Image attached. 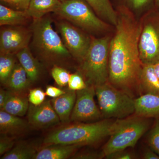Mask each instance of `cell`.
Wrapping results in <instances>:
<instances>
[{
    "label": "cell",
    "instance_id": "cell-1",
    "mask_svg": "<svg viewBox=\"0 0 159 159\" xmlns=\"http://www.w3.org/2000/svg\"><path fill=\"white\" fill-rule=\"evenodd\" d=\"M116 33L110 40L108 82L132 96L140 88L142 64L139 44L142 25L127 8H119Z\"/></svg>",
    "mask_w": 159,
    "mask_h": 159
},
{
    "label": "cell",
    "instance_id": "cell-2",
    "mask_svg": "<svg viewBox=\"0 0 159 159\" xmlns=\"http://www.w3.org/2000/svg\"><path fill=\"white\" fill-rule=\"evenodd\" d=\"M115 122L105 119L92 123H65L48 134L43 143L45 145L63 144L82 146L93 145L110 135Z\"/></svg>",
    "mask_w": 159,
    "mask_h": 159
},
{
    "label": "cell",
    "instance_id": "cell-3",
    "mask_svg": "<svg viewBox=\"0 0 159 159\" xmlns=\"http://www.w3.org/2000/svg\"><path fill=\"white\" fill-rule=\"evenodd\" d=\"M52 23L48 17L34 20L31 27V47L40 59L53 63L68 59L71 55Z\"/></svg>",
    "mask_w": 159,
    "mask_h": 159
},
{
    "label": "cell",
    "instance_id": "cell-4",
    "mask_svg": "<svg viewBox=\"0 0 159 159\" xmlns=\"http://www.w3.org/2000/svg\"><path fill=\"white\" fill-rule=\"evenodd\" d=\"M148 118L134 115L115 121L108 141L102 148L104 157L133 147L149 127Z\"/></svg>",
    "mask_w": 159,
    "mask_h": 159
},
{
    "label": "cell",
    "instance_id": "cell-5",
    "mask_svg": "<svg viewBox=\"0 0 159 159\" xmlns=\"http://www.w3.org/2000/svg\"><path fill=\"white\" fill-rule=\"evenodd\" d=\"M110 40L109 37L91 38L89 48L80 68L88 85L96 87L108 82Z\"/></svg>",
    "mask_w": 159,
    "mask_h": 159
},
{
    "label": "cell",
    "instance_id": "cell-6",
    "mask_svg": "<svg viewBox=\"0 0 159 159\" xmlns=\"http://www.w3.org/2000/svg\"><path fill=\"white\" fill-rule=\"evenodd\" d=\"M99 109L107 119H122L134 115L135 99L107 82L95 87Z\"/></svg>",
    "mask_w": 159,
    "mask_h": 159
},
{
    "label": "cell",
    "instance_id": "cell-7",
    "mask_svg": "<svg viewBox=\"0 0 159 159\" xmlns=\"http://www.w3.org/2000/svg\"><path fill=\"white\" fill-rule=\"evenodd\" d=\"M56 13L61 17L86 31H104L108 25L99 18L84 0H65Z\"/></svg>",
    "mask_w": 159,
    "mask_h": 159
},
{
    "label": "cell",
    "instance_id": "cell-8",
    "mask_svg": "<svg viewBox=\"0 0 159 159\" xmlns=\"http://www.w3.org/2000/svg\"><path fill=\"white\" fill-rule=\"evenodd\" d=\"M139 48L144 64L159 61V11L153 9L148 13L142 26Z\"/></svg>",
    "mask_w": 159,
    "mask_h": 159
},
{
    "label": "cell",
    "instance_id": "cell-9",
    "mask_svg": "<svg viewBox=\"0 0 159 159\" xmlns=\"http://www.w3.org/2000/svg\"><path fill=\"white\" fill-rule=\"evenodd\" d=\"M63 43L71 56L81 63L85 57L91 42V38L68 21L56 24Z\"/></svg>",
    "mask_w": 159,
    "mask_h": 159
},
{
    "label": "cell",
    "instance_id": "cell-10",
    "mask_svg": "<svg viewBox=\"0 0 159 159\" xmlns=\"http://www.w3.org/2000/svg\"><path fill=\"white\" fill-rule=\"evenodd\" d=\"M77 97L70 117L72 122L97 121L102 117L94 100L96 90L93 86L88 85L81 90L76 91Z\"/></svg>",
    "mask_w": 159,
    "mask_h": 159
},
{
    "label": "cell",
    "instance_id": "cell-11",
    "mask_svg": "<svg viewBox=\"0 0 159 159\" xmlns=\"http://www.w3.org/2000/svg\"><path fill=\"white\" fill-rule=\"evenodd\" d=\"M31 38V29L28 30L17 26L2 28L0 32L1 53L16 54L28 47Z\"/></svg>",
    "mask_w": 159,
    "mask_h": 159
},
{
    "label": "cell",
    "instance_id": "cell-12",
    "mask_svg": "<svg viewBox=\"0 0 159 159\" xmlns=\"http://www.w3.org/2000/svg\"><path fill=\"white\" fill-rule=\"evenodd\" d=\"M28 118L29 124L36 128H48L61 122L49 100L37 106L29 104Z\"/></svg>",
    "mask_w": 159,
    "mask_h": 159
},
{
    "label": "cell",
    "instance_id": "cell-13",
    "mask_svg": "<svg viewBox=\"0 0 159 159\" xmlns=\"http://www.w3.org/2000/svg\"><path fill=\"white\" fill-rule=\"evenodd\" d=\"M82 146L78 145L51 144L38 151L34 159H66L71 157Z\"/></svg>",
    "mask_w": 159,
    "mask_h": 159
},
{
    "label": "cell",
    "instance_id": "cell-14",
    "mask_svg": "<svg viewBox=\"0 0 159 159\" xmlns=\"http://www.w3.org/2000/svg\"><path fill=\"white\" fill-rule=\"evenodd\" d=\"M76 97V91L69 89L66 91L64 94L51 100L53 108L59 117L61 122L63 124L68 123L70 121Z\"/></svg>",
    "mask_w": 159,
    "mask_h": 159
},
{
    "label": "cell",
    "instance_id": "cell-15",
    "mask_svg": "<svg viewBox=\"0 0 159 159\" xmlns=\"http://www.w3.org/2000/svg\"><path fill=\"white\" fill-rule=\"evenodd\" d=\"M135 114L145 118L159 117V95L145 93L135 99Z\"/></svg>",
    "mask_w": 159,
    "mask_h": 159
},
{
    "label": "cell",
    "instance_id": "cell-16",
    "mask_svg": "<svg viewBox=\"0 0 159 159\" xmlns=\"http://www.w3.org/2000/svg\"><path fill=\"white\" fill-rule=\"evenodd\" d=\"M28 124L24 119L1 110V134L13 135L19 134L27 129Z\"/></svg>",
    "mask_w": 159,
    "mask_h": 159
},
{
    "label": "cell",
    "instance_id": "cell-17",
    "mask_svg": "<svg viewBox=\"0 0 159 159\" xmlns=\"http://www.w3.org/2000/svg\"><path fill=\"white\" fill-rule=\"evenodd\" d=\"M19 93L9 91L6 102L1 110L16 116L22 117L25 115L29 108V99Z\"/></svg>",
    "mask_w": 159,
    "mask_h": 159
},
{
    "label": "cell",
    "instance_id": "cell-18",
    "mask_svg": "<svg viewBox=\"0 0 159 159\" xmlns=\"http://www.w3.org/2000/svg\"><path fill=\"white\" fill-rule=\"evenodd\" d=\"M20 64L28 74L31 82H35L39 78L40 67L29 47L19 51L16 54Z\"/></svg>",
    "mask_w": 159,
    "mask_h": 159
},
{
    "label": "cell",
    "instance_id": "cell-19",
    "mask_svg": "<svg viewBox=\"0 0 159 159\" xmlns=\"http://www.w3.org/2000/svg\"><path fill=\"white\" fill-rule=\"evenodd\" d=\"M62 2L60 0H31L27 12L33 19H39L50 12L56 11Z\"/></svg>",
    "mask_w": 159,
    "mask_h": 159
},
{
    "label": "cell",
    "instance_id": "cell-20",
    "mask_svg": "<svg viewBox=\"0 0 159 159\" xmlns=\"http://www.w3.org/2000/svg\"><path fill=\"white\" fill-rule=\"evenodd\" d=\"M139 86L145 93L159 95V79L155 72L153 64L143 65L140 75Z\"/></svg>",
    "mask_w": 159,
    "mask_h": 159
},
{
    "label": "cell",
    "instance_id": "cell-21",
    "mask_svg": "<svg viewBox=\"0 0 159 159\" xmlns=\"http://www.w3.org/2000/svg\"><path fill=\"white\" fill-rule=\"evenodd\" d=\"M29 18L27 11H19L0 5V25L19 26L23 25Z\"/></svg>",
    "mask_w": 159,
    "mask_h": 159
},
{
    "label": "cell",
    "instance_id": "cell-22",
    "mask_svg": "<svg viewBox=\"0 0 159 159\" xmlns=\"http://www.w3.org/2000/svg\"><path fill=\"white\" fill-rule=\"evenodd\" d=\"M30 81L28 74L20 64H16L6 85L12 92L21 93L25 90Z\"/></svg>",
    "mask_w": 159,
    "mask_h": 159
},
{
    "label": "cell",
    "instance_id": "cell-23",
    "mask_svg": "<svg viewBox=\"0 0 159 159\" xmlns=\"http://www.w3.org/2000/svg\"><path fill=\"white\" fill-rule=\"evenodd\" d=\"M100 17L116 26L118 13L115 11L109 0H84Z\"/></svg>",
    "mask_w": 159,
    "mask_h": 159
},
{
    "label": "cell",
    "instance_id": "cell-24",
    "mask_svg": "<svg viewBox=\"0 0 159 159\" xmlns=\"http://www.w3.org/2000/svg\"><path fill=\"white\" fill-rule=\"evenodd\" d=\"M38 151L33 145L26 143H20L11 150L1 156L2 159H33Z\"/></svg>",
    "mask_w": 159,
    "mask_h": 159
},
{
    "label": "cell",
    "instance_id": "cell-25",
    "mask_svg": "<svg viewBox=\"0 0 159 159\" xmlns=\"http://www.w3.org/2000/svg\"><path fill=\"white\" fill-rule=\"evenodd\" d=\"M14 54L1 53L0 55V80L2 84L6 85L9 76L16 64Z\"/></svg>",
    "mask_w": 159,
    "mask_h": 159
},
{
    "label": "cell",
    "instance_id": "cell-26",
    "mask_svg": "<svg viewBox=\"0 0 159 159\" xmlns=\"http://www.w3.org/2000/svg\"><path fill=\"white\" fill-rule=\"evenodd\" d=\"M71 74L66 69L57 66H54L51 70V75L56 84L60 87L68 84Z\"/></svg>",
    "mask_w": 159,
    "mask_h": 159
},
{
    "label": "cell",
    "instance_id": "cell-27",
    "mask_svg": "<svg viewBox=\"0 0 159 159\" xmlns=\"http://www.w3.org/2000/svg\"><path fill=\"white\" fill-rule=\"evenodd\" d=\"M147 141L151 148L159 155V117L156 118L148 134Z\"/></svg>",
    "mask_w": 159,
    "mask_h": 159
},
{
    "label": "cell",
    "instance_id": "cell-28",
    "mask_svg": "<svg viewBox=\"0 0 159 159\" xmlns=\"http://www.w3.org/2000/svg\"><path fill=\"white\" fill-rule=\"evenodd\" d=\"M68 85L69 89L77 91L86 88L88 84L80 73H77L71 74Z\"/></svg>",
    "mask_w": 159,
    "mask_h": 159
},
{
    "label": "cell",
    "instance_id": "cell-29",
    "mask_svg": "<svg viewBox=\"0 0 159 159\" xmlns=\"http://www.w3.org/2000/svg\"><path fill=\"white\" fill-rule=\"evenodd\" d=\"M46 96V93L41 89H32L29 91L28 99L31 104L37 106L44 102Z\"/></svg>",
    "mask_w": 159,
    "mask_h": 159
},
{
    "label": "cell",
    "instance_id": "cell-30",
    "mask_svg": "<svg viewBox=\"0 0 159 159\" xmlns=\"http://www.w3.org/2000/svg\"><path fill=\"white\" fill-rule=\"evenodd\" d=\"M31 0H1L2 5L11 9L26 11Z\"/></svg>",
    "mask_w": 159,
    "mask_h": 159
},
{
    "label": "cell",
    "instance_id": "cell-31",
    "mask_svg": "<svg viewBox=\"0 0 159 159\" xmlns=\"http://www.w3.org/2000/svg\"><path fill=\"white\" fill-rule=\"evenodd\" d=\"M0 138V155L3 156L14 147V141L12 137L7 134H1Z\"/></svg>",
    "mask_w": 159,
    "mask_h": 159
},
{
    "label": "cell",
    "instance_id": "cell-32",
    "mask_svg": "<svg viewBox=\"0 0 159 159\" xmlns=\"http://www.w3.org/2000/svg\"><path fill=\"white\" fill-rule=\"evenodd\" d=\"M104 157L102 152H83L79 153H75L71 158L76 159H99Z\"/></svg>",
    "mask_w": 159,
    "mask_h": 159
},
{
    "label": "cell",
    "instance_id": "cell-33",
    "mask_svg": "<svg viewBox=\"0 0 159 159\" xmlns=\"http://www.w3.org/2000/svg\"><path fill=\"white\" fill-rule=\"evenodd\" d=\"M65 92V91L53 86H48L46 88L45 93L47 96L52 98H55L64 94Z\"/></svg>",
    "mask_w": 159,
    "mask_h": 159
},
{
    "label": "cell",
    "instance_id": "cell-34",
    "mask_svg": "<svg viewBox=\"0 0 159 159\" xmlns=\"http://www.w3.org/2000/svg\"><path fill=\"white\" fill-rule=\"evenodd\" d=\"M134 157V155L125 150L115 152L107 157V159H131Z\"/></svg>",
    "mask_w": 159,
    "mask_h": 159
},
{
    "label": "cell",
    "instance_id": "cell-35",
    "mask_svg": "<svg viewBox=\"0 0 159 159\" xmlns=\"http://www.w3.org/2000/svg\"><path fill=\"white\" fill-rule=\"evenodd\" d=\"M129 4L134 9H139L147 6L153 0H127Z\"/></svg>",
    "mask_w": 159,
    "mask_h": 159
},
{
    "label": "cell",
    "instance_id": "cell-36",
    "mask_svg": "<svg viewBox=\"0 0 159 159\" xmlns=\"http://www.w3.org/2000/svg\"><path fill=\"white\" fill-rule=\"evenodd\" d=\"M142 157L144 159H159V155L151 148L145 151Z\"/></svg>",
    "mask_w": 159,
    "mask_h": 159
},
{
    "label": "cell",
    "instance_id": "cell-37",
    "mask_svg": "<svg viewBox=\"0 0 159 159\" xmlns=\"http://www.w3.org/2000/svg\"><path fill=\"white\" fill-rule=\"evenodd\" d=\"M9 91H6L3 89H1L0 90V108L1 110L2 108L6 99L8 97Z\"/></svg>",
    "mask_w": 159,
    "mask_h": 159
},
{
    "label": "cell",
    "instance_id": "cell-38",
    "mask_svg": "<svg viewBox=\"0 0 159 159\" xmlns=\"http://www.w3.org/2000/svg\"><path fill=\"white\" fill-rule=\"evenodd\" d=\"M153 65L155 72L157 76L158 77L159 79V61L154 64Z\"/></svg>",
    "mask_w": 159,
    "mask_h": 159
},
{
    "label": "cell",
    "instance_id": "cell-39",
    "mask_svg": "<svg viewBox=\"0 0 159 159\" xmlns=\"http://www.w3.org/2000/svg\"><path fill=\"white\" fill-rule=\"evenodd\" d=\"M154 9L159 11V0H153Z\"/></svg>",
    "mask_w": 159,
    "mask_h": 159
},
{
    "label": "cell",
    "instance_id": "cell-40",
    "mask_svg": "<svg viewBox=\"0 0 159 159\" xmlns=\"http://www.w3.org/2000/svg\"><path fill=\"white\" fill-rule=\"evenodd\" d=\"M60 1L61 2H64V1H65V0H60Z\"/></svg>",
    "mask_w": 159,
    "mask_h": 159
}]
</instances>
